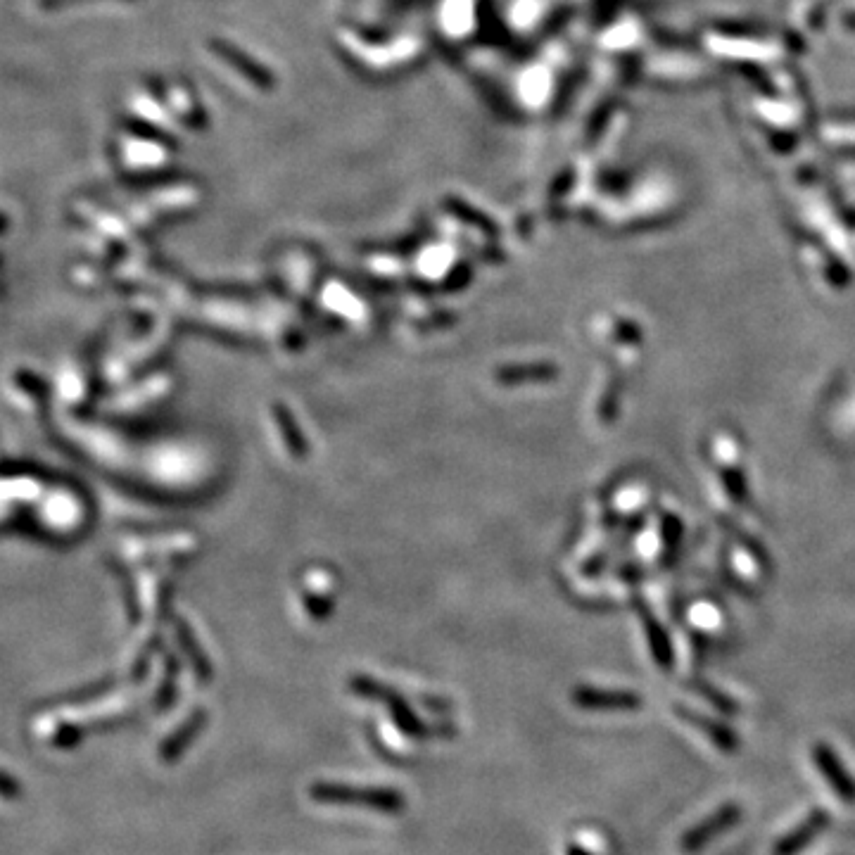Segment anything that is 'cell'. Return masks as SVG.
<instances>
[{
	"label": "cell",
	"instance_id": "obj_4",
	"mask_svg": "<svg viewBox=\"0 0 855 855\" xmlns=\"http://www.w3.org/2000/svg\"><path fill=\"white\" fill-rule=\"evenodd\" d=\"M829 827V813L827 810H813L801 825L791 829L789 834H784L772 848V855H796L803 848H808L813 841Z\"/></svg>",
	"mask_w": 855,
	"mask_h": 855
},
{
	"label": "cell",
	"instance_id": "obj_5",
	"mask_svg": "<svg viewBox=\"0 0 855 855\" xmlns=\"http://www.w3.org/2000/svg\"><path fill=\"white\" fill-rule=\"evenodd\" d=\"M578 701L582 706H601V708H613V706H635V699L625 694H578Z\"/></svg>",
	"mask_w": 855,
	"mask_h": 855
},
{
	"label": "cell",
	"instance_id": "obj_3",
	"mask_svg": "<svg viewBox=\"0 0 855 855\" xmlns=\"http://www.w3.org/2000/svg\"><path fill=\"white\" fill-rule=\"evenodd\" d=\"M813 763L815 768L822 772L827 779V784L832 787L839 798L848 806H855V779L851 777V772L844 768V763H841V758L836 756V753L829 749L827 744H817L813 749Z\"/></svg>",
	"mask_w": 855,
	"mask_h": 855
},
{
	"label": "cell",
	"instance_id": "obj_1",
	"mask_svg": "<svg viewBox=\"0 0 855 855\" xmlns=\"http://www.w3.org/2000/svg\"><path fill=\"white\" fill-rule=\"evenodd\" d=\"M312 798L321 803H352V806H371L380 810H399L404 806L402 796L385 789H352L338 784H316Z\"/></svg>",
	"mask_w": 855,
	"mask_h": 855
},
{
	"label": "cell",
	"instance_id": "obj_2",
	"mask_svg": "<svg viewBox=\"0 0 855 855\" xmlns=\"http://www.w3.org/2000/svg\"><path fill=\"white\" fill-rule=\"evenodd\" d=\"M741 820V808L737 803H725V806L715 810L713 815H708L706 820H701L699 825H694L689 832L682 836V851L684 853H699L701 848H706L711 841L718 839L725 832H730L734 825H739Z\"/></svg>",
	"mask_w": 855,
	"mask_h": 855
},
{
	"label": "cell",
	"instance_id": "obj_6",
	"mask_svg": "<svg viewBox=\"0 0 855 855\" xmlns=\"http://www.w3.org/2000/svg\"><path fill=\"white\" fill-rule=\"evenodd\" d=\"M568 855H587L585 851H580V848H570Z\"/></svg>",
	"mask_w": 855,
	"mask_h": 855
}]
</instances>
